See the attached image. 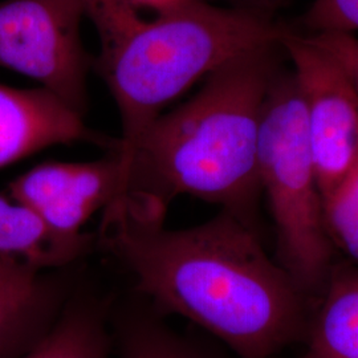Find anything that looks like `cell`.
<instances>
[{
    "label": "cell",
    "mask_w": 358,
    "mask_h": 358,
    "mask_svg": "<svg viewBox=\"0 0 358 358\" xmlns=\"http://www.w3.org/2000/svg\"><path fill=\"white\" fill-rule=\"evenodd\" d=\"M164 223L118 207L103 211L99 236L158 313L192 321L238 358H276L304 341L306 294L255 229L224 210L189 229Z\"/></svg>",
    "instance_id": "obj_1"
},
{
    "label": "cell",
    "mask_w": 358,
    "mask_h": 358,
    "mask_svg": "<svg viewBox=\"0 0 358 358\" xmlns=\"http://www.w3.org/2000/svg\"><path fill=\"white\" fill-rule=\"evenodd\" d=\"M282 44L220 65L190 100L159 115L130 154L122 199L108 208L165 220L171 202L190 195L256 230L260 121L271 81L282 68Z\"/></svg>",
    "instance_id": "obj_2"
},
{
    "label": "cell",
    "mask_w": 358,
    "mask_h": 358,
    "mask_svg": "<svg viewBox=\"0 0 358 358\" xmlns=\"http://www.w3.org/2000/svg\"><path fill=\"white\" fill-rule=\"evenodd\" d=\"M294 27L211 4L186 0L142 22L93 68L115 99L122 125L118 138L124 171L143 131L164 108L220 65L260 47L282 44Z\"/></svg>",
    "instance_id": "obj_3"
},
{
    "label": "cell",
    "mask_w": 358,
    "mask_h": 358,
    "mask_svg": "<svg viewBox=\"0 0 358 358\" xmlns=\"http://www.w3.org/2000/svg\"><path fill=\"white\" fill-rule=\"evenodd\" d=\"M257 165L278 234L279 263L303 294L324 291L333 245L324 226L321 194L300 90L292 71L272 78L260 121Z\"/></svg>",
    "instance_id": "obj_4"
},
{
    "label": "cell",
    "mask_w": 358,
    "mask_h": 358,
    "mask_svg": "<svg viewBox=\"0 0 358 358\" xmlns=\"http://www.w3.org/2000/svg\"><path fill=\"white\" fill-rule=\"evenodd\" d=\"M84 17L81 0L0 1V66L38 81L83 117L94 63L81 40Z\"/></svg>",
    "instance_id": "obj_5"
},
{
    "label": "cell",
    "mask_w": 358,
    "mask_h": 358,
    "mask_svg": "<svg viewBox=\"0 0 358 358\" xmlns=\"http://www.w3.org/2000/svg\"><path fill=\"white\" fill-rule=\"evenodd\" d=\"M304 103L308 134L322 199L358 159V96L328 52L294 29L282 40Z\"/></svg>",
    "instance_id": "obj_6"
},
{
    "label": "cell",
    "mask_w": 358,
    "mask_h": 358,
    "mask_svg": "<svg viewBox=\"0 0 358 358\" xmlns=\"http://www.w3.org/2000/svg\"><path fill=\"white\" fill-rule=\"evenodd\" d=\"M122 194L124 171L117 149L90 162H44L8 185L11 198L65 236L81 235L90 217L120 202Z\"/></svg>",
    "instance_id": "obj_7"
},
{
    "label": "cell",
    "mask_w": 358,
    "mask_h": 358,
    "mask_svg": "<svg viewBox=\"0 0 358 358\" xmlns=\"http://www.w3.org/2000/svg\"><path fill=\"white\" fill-rule=\"evenodd\" d=\"M65 269L0 257V358L23 357L51 331L75 289Z\"/></svg>",
    "instance_id": "obj_8"
},
{
    "label": "cell",
    "mask_w": 358,
    "mask_h": 358,
    "mask_svg": "<svg viewBox=\"0 0 358 358\" xmlns=\"http://www.w3.org/2000/svg\"><path fill=\"white\" fill-rule=\"evenodd\" d=\"M88 142L115 150L118 138L88 128L77 115L44 88L16 90L0 84V169L47 148Z\"/></svg>",
    "instance_id": "obj_9"
},
{
    "label": "cell",
    "mask_w": 358,
    "mask_h": 358,
    "mask_svg": "<svg viewBox=\"0 0 358 358\" xmlns=\"http://www.w3.org/2000/svg\"><path fill=\"white\" fill-rule=\"evenodd\" d=\"M97 243L93 234L65 236L28 206L0 194V257H11L40 271L72 267Z\"/></svg>",
    "instance_id": "obj_10"
},
{
    "label": "cell",
    "mask_w": 358,
    "mask_h": 358,
    "mask_svg": "<svg viewBox=\"0 0 358 358\" xmlns=\"http://www.w3.org/2000/svg\"><path fill=\"white\" fill-rule=\"evenodd\" d=\"M118 358H238L205 340L176 331L148 301L110 310Z\"/></svg>",
    "instance_id": "obj_11"
},
{
    "label": "cell",
    "mask_w": 358,
    "mask_h": 358,
    "mask_svg": "<svg viewBox=\"0 0 358 358\" xmlns=\"http://www.w3.org/2000/svg\"><path fill=\"white\" fill-rule=\"evenodd\" d=\"M110 310L108 300L75 288L51 331L22 358H110Z\"/></svg>",
    "instance_id": "obj_12"
},
{
    "label": "cell",
    "mask_w": 358,
    "mask_h": 358,
    "mask_svg": "<svg viewBox=\"0 0 358 358\" xmlns=\"http://www.w3.org/2000/svg\"><path fill=\"white\" fill-rule=\"evenodd\" d=\"M300 358H358V268H333Z\"/></svg>",
    "instance_id": "obj_13"
},
{
    "label": "cell",
    "mask_w": 358,
    "mask_h": 358,
    "mask_svg": "<svg viewBox=\"0 0 358 358\" xmlns=\"http://www.w3.org/2000/svg\"><path fill=\"white\" fill-rule=\"evenodd\" d=\"M322 210L333 248H340L358 266V159L322 199Z\"/></svg>",
    "instance_id": "obj_14"
},
{
    "label": "cell",
    "mask_w": 358,
    "mask_h": 358,
    "mask_svg": "<svg viewBox=\"0 0 358 358\" xmlns=\"http://www.w3.org/2000/svg\"><path fill=\"white\" fill-rule=\"evenodd\" d=\"M87 17L92 20L100 36L101 51L105 56L129 35L141 26L137 7L130 0H81Z\"/></svg>",
    "instance_id": "obj_15"
},
{
    "label": "cell",
    "mask_w": 358,
    "mask_h": 358,
    "mask_svg": "<svg viewBox=\"0 0 358 358\" xmlns=\"http://www.w3.org/2000/svg\"><path fill=\"white\" fill-rule=\"evenodd\" d=\"M306 35L348 34L358 31V0H313L300 19Z\"/></svg>",
    "instance_id": "obj_16"
},
{
    "label": "cell",
    "mask_w": 358,
    "mask_h": 358,
    "mask_svg": "<svg viewBox=\"0 0 358 358\" xmlns=\"http://www.w3.org/2000/svg\"><path fill=\"white\" fill-rule=\"evenodd\" d=\"M307 36L321 50L328 52L344 68L358 96V38L348 34H320Z\"/></svg>",
    "instance_id": "obj_17"
},
{
    "label": "cell",
    "mask_w": 358,
    "mask_h": 358,
    "mask_svg": "<svg viewBox=\"0 0 358 358\" xmlns=\"http://www.w3.org/2000/svg\"><path fill=\"white\" fill-rule=\"evenodd\" d=\"M211 4L227 7L241 13L255 15L266 19H276V13L291 0H203Z\"/></svg>",
    "instance_id": "obj_18"
},
{
    "label": "cell",
    "mask_w": 358,
    "mask_h": 358,
    "mask_svg": "<svg viewBox=\"0 0 358 358\" xmlns=\"http://www.w3.org/2000/svg\"><path fill=\"white\" fill-rule=\"evenodd\" d=\"M136 7H149L155 10V13H161L169 8L180 4L186 0H130Z\"/></svg>",
    "instance_id": "obj_19"
}]
</instances>
